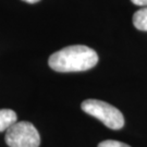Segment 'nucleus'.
I'll return each instance as SVG.
<instances>
[{
	"mask_svg": "<svg viewBox=\"0 0 147 147\" xmlns=\"http://www.w3.org/2000/svg\"><path fill=\"white\" fill-rule=\"evenodd\" d=\"M98 55L94 49L84 45H73L53 53L48 63L57 72H82L94 68Z\"/></svg>",
	"mask_w": 147,
	"mask_h": 147,
	"instance_id": "1",
	"label": "nucleus"
},
{
	"mask_svg": "<svg viewBox=\"0 0 147 147\" xmlns=\"http://www.w3.org/2000/svg\"><path fill=\"white\" fill-rule=\"evenodd\" d=\"M82 110L98 119L111 130H120L124 125V117L119 109L108 102L97 99H87L82 102Z\"/></svg>",
	"mask_w": 147,
	"mask_h": 147,
	"instance_id": "2",
	"label": "nucleus"
},
{
	"mask_svg": "<svg viewBox=\"0 0 147 147\" xmlns=\"http://www.w3.org/2000/svg\"><path fill=\"white\" fill-rule=\"evenodd\" d=\"M5 143L9 147H39L40 136L31 122H16L5 131Z\"/></svg>",
	"mask_w": 147,
	"mask_h": 147,
	"instance_id": "3",
	"label": "nucleus"
},
{
	"mask_svg": "<svg viewBox=\"0 0 147 147\" xmlns=\"http://www.w3.org/2000/svg\"><path fill=\"white\" fill-rule=\"evenodd\" d=\"M16 113L11 109H0V132L7 131L16 122Z\"/></svg>",
	"mask_w": 147,
	"mask_h": 147,
	"instance_id": "4",
	"label": "nucleus"
},
{
	"mask_svg": "<svg viewBox=\"0 0 147 147\" xmlns=\"http://www.w3.org/2000/svg\"><path fill=\"white\" fill-rule=\"evenodd\" d=\"M133 25L138 31L147 32V7L137 10L133 14Z\"/></svg>",
	"mask_w": 147,
	"mask_h": 147,
	"instance_id": "5",
	"label": "nucleus"
},
{
	"mask_svg": "<svg viewBox=\"0 0 147 147\" xmlns=\"http://www.w3.org/2000/svg\"><path fill=\"white\" fill-rule=\"evenodd\" d=\"M98 147H131L125 143L119 142V141H113V140H108L104 141L98 145Z\"/></svg>",
	"mask_w": 147,
	"mask_h": 147,
	"instance_id": "6",
	"label": "nucleus"
},
{
	"mask_svg": "<svg viewBox=\"0 0 147 147\" xmlns=\"http://www.w3.org/2000/svg\"><path fill=\"white\" fill-rule=\"evenodd\" d=\"M131 1L135 5H138V7H142V8L147 7V0H131Z\"/></svg>",
	"mask_w": 147,
	"mask_h": 147,
	"instance_id": "7",
	"label": "nucleus"
},
{
	"mask_svg": "<svg viewBox=\"0 0 147 147\" xmlns=\"http://www.w3.org/2000/svg\"><path fill=\"white\" fill-rule=\"evenodd\" d=\"M23 1H25V2H28V3H36V2H38L39 0H23Z\"/></svg>",
	"mask_w": 147,
	"mask_h": 147,
	"instance_id": "8",
	"label": "nucleus"
}]
</instances>
